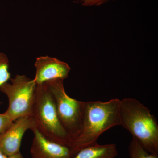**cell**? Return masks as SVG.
I'll list each match as a JSON object with an SVG mask.
<instances>
[{
	"label": "cell",
	"instance_id": "4fadbf2b",
	"mask_svg": "<svg viewBox=\"0 0 158 158\" xmlns=\"http://www.w3.org/2000/svg\"><path fill=\"white\" fill-rule=\"evenodd\" d=\"M113 0H81L82 6H99Z\"/></svg>",
	"mask_w": 158,
	"mask_h": 158
},
{
	"label": "cell",
	"instance_id": "3957f363",
	"mask_svg": "<svg viewBox=\"0 0 158 158\" xmlns=\"http://www.w3.org/2000/svg\"><path fill=\"white\" fill-rule=\"evenodd\" d=\"M32 116L36 128L43 136L69 148L70 138L59 121L54 99L45 83L37 85Z\"/></svg>",
	"mask_w": 158,
	"mask_h": 158
},
{
	"label": "cell",
	"instance_id": "30bf717a",
	"mask_svg": "<svg viewBox=\"0 0 158 158\" xmlns=\"http://www.w3.org/2000/svg\"><path fill=\"white\" fill-rule=\"evenodd\" d=\"M130 158H158L147 152L135 138H132L128 147Z\"/></svg>",
	"mask_w": 158,
	"mask_h": 158
},
{
	"label": "cell",
	"instance_id": "8992f818",
	"mask_svg": "<svg viewBox=\"0 0 158 158\" xmlns=\"http://www.w3.org/2000/svg\"><path fill=\"white\" fill-rule=\"evenodd\" d=\"M36 128L33 116L18 118L10 127L0 136V150L6 155H13L20 152L24 135L27 131Z\"/></svg>",
	"mask_w": 158,
	"mask_h": 158
},
{
	"label": "cell",
	"instance_id": "ba28073f",
	"mask_svg": "<svg viewBox=\"0 0 158 158\" xmlns=\"http://www.w3.org/2000/svg\"><path fill=\"white\" fill-rule=\"evenodd\" d=\"M31 149L32 158H71L69 148L50 141L35 128Z\"/></svg>",
	"mask_w": 158,
	"mask_h": 158
},
{
	"label": "cell",
	"instance_id": "7c38bea8",
	"mask_svg": "<svg viewBox=\"0 0 158 158\" xmlns=\"http://www.w3.org/2000/svg\"><path fill=\"white\" fill-rule=\"evenodd\" d=\"M13 122L6 112L0 113V136L10 127Z\"/></svg>",
	"mask_w": 158,
	"mask_h": 158
},
{
	"label": "cell",
	"instance_id": "9c48e42d",
	"mask_svg": "<svg viewBox=\"0 0 158 158\" xmlns=\"http://www.w3.org/2000/svg\"><path fill=\"white\" fill-rule=\"evenodd\" d=\"M118 153L115 144L101 145L97 143L82 148L71 158H115Z\"/></svg>",
	"mask_w": 158,
	"mask_h": 158
},
{
	"label": "cell",
	"instance_id": "5b68a950",
	"mask_svg": "<svg viewBox=\"0 0 158 158\" xmlns=\"http://www.w3.org/2000/svg\"><path fill=\"white\" fill-rule=\"evenodd\" d=\"M0 87V91L9 99L6 113L13 121L18 118L32 116L37 85L25 75H17Z\"/></svg>",
	"mask_w": 158,
	"mask_h": 158
},
{
	"label": "cell",
	"instance_id": "52a82bcc",
	"mask_svg": "<svg viewBox=\"0 0 158 158\" xmlns=\"http://www.w3.org/2000/svg\"><path fill=\"white\" fill-rule=\"evenodd\" d=\"M35 66L36 74L33 80L37 85L56 79L64 81L71 69L67 63L48 56L37 58Z\"/></svg>",
	"mask_w": 158,
	"mask_h": 158
},
{
	"label": "cell",
	"instance_id": "9a60e30c",
	"mask_svg": "<svg viewBox=\"0 0 158 158\" xmlns=\"http://www.w3.org/2000/svg\"><path fill=\"white\" fill-rule=\"evenodd\" d=\"M0 158H8V156L6 155L5 154L3 153L1 150H0Z\"/></svg>",
	"mask_w": 158,
	"mask_h": 158
},
{
	"label": "cell",
	"instance_id": "277c9868",
	"mask_svg": "<svg viewBox=\"0 0 158 158\" xmlns=\"http://www.w3.org/2000/svg\"><path fill=\"white\" fill-rule=\"evenodd\" d=\"M45 83L54 99L59 121L70 138L71 144L81 131L85 102L69 96L64 88L63 80H51Z\"/></svg>",
	"mask_w": 158,
	"mask_h": 158
},
{
	"label": "cell",
	"instance_id": "6da1fadb",
	"mask_svg": "<svg viewBox=\"0 0 158 158\" xmlns=\"http://www.w3.org/2000/svg\"><path fill=\"white\" fill-rule=\"evenodd\" d=\"M120 100L85 102L81 131L69 148L72 158L82 148L97 143L100 136L111 128L120 126Z\"/></svg>",
	"mask_w": 158,
	"mask_h": 158
},
{
	"label": "cell",
	"instance_id": "7a4b0ae2",
	"mask_svg": "<svg viewBox=\"0 0 158 158\" xmlns=\"http://www.w3.org/2000/svg\"><path fill=\"white\" fill-rule=\"evenodd\" d=\"M120 126L135 138L147 152L158 156V124L150 110L135 98L120 100Z\"/></svg>",
	"mask_w": 158,
	"mask_h": 158
},
{
	"label": "cell",
	"instance_id": "5bb4252c",
	"mask_svg": "<svg viewBox=\"0 0 158 158\" xmlns=\"http://www.w3.org/2000/svg\"><path fill=\"white\" fill-rule=\"evenodd\" d=\"M8 158H24L20 152L8 156Z\"/></svg>",
	"mask_w": 158,
	"mask_h": 158
},
{
	"label": "cell",
	"instance_id": "8fae6325",
	"mask_svg": "<svg viewBox=\"0 0 158 158\" xmlns=\"http://www.w3.org/2000/svg\"><path fill=\"white\" fill-rule=\"evenodd\" d=\"M9 67L8 57L6 54L0 53V87L10 79L11 74L9 72Z\"/></svg>",
	"mask_w": 158,
	"mask_h": 158
}]
</instances>
